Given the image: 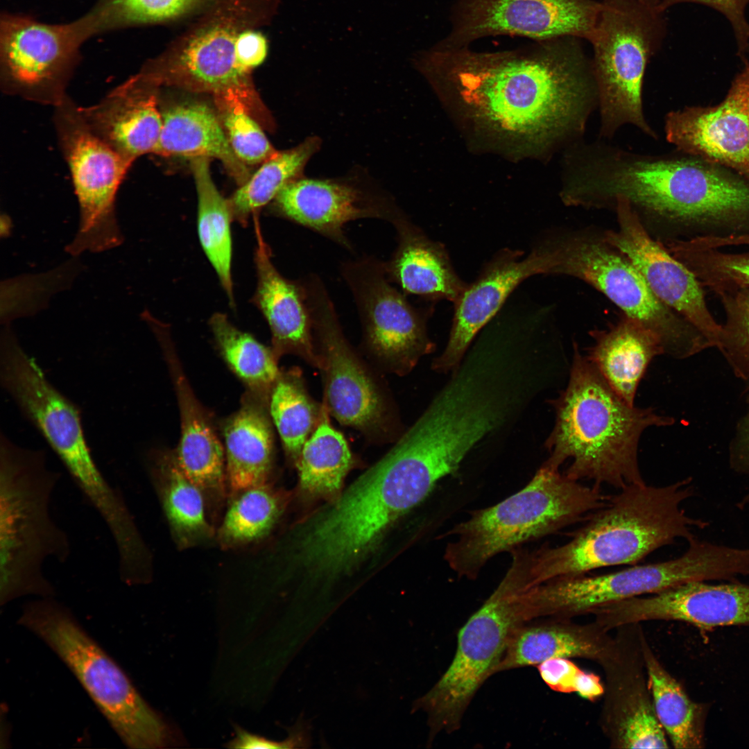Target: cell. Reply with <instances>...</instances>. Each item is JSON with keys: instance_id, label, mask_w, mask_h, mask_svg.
<instances>
[{"instance_id": "6da1fadb", "label": "cell", "mask_w": 749, "mask_h": 749, "mask_svg": "<svg viewBox=\"0 0 749 749\" xmlns=\"http://www.w3.org/2000/svg\"><path fill=\"white\" fill-rule=\"evenodd\" d=\"M576 39L493 53L439 45L418 55L416 65L452 90L479 129L544 153L578 141L598 104L592 63Z\"/></svg>"}, {"instance_id": "7a4b0ae2", "label": "cell", "mask_w": 749, "mask_h": 749, "mask_svg": "<svg viewBox=\"0 0 749 749\" xmlns=\"http://www.w3.org/2000/svg\"><path fill=\"white\" fill-rule=\"evenodd\" d=\"M562 201L610 209L627 200L650 232L665 229L732 227L749 203L745 182L691 159L639 154L603 142L579 141L564 157Z\"/></svg>"}, {"instance_id": "3957f363", "label": "cell", "mask_w": 749, "mask_h": 749, "mask_svg": "<svg viewBox=\"0 0 749 749\" xmlns=\"http://www.w3.org/2000/svg\"><path fill=\"white\" fill-rule=\"evenodd\" d=\"M553 406L555 425L545 443L550 455L542 465L559 470L571 460L567 476L618 490L645 483L638 463L643 432L674 422L651 408L625 402L576 344L567 386Z\"/></svg>"}, {"instance_id": "277c9868", "label": "cell", "mask_w": 749, "mask_h": 749, "mask_svg": "<svg viewBox=\"0 0 749 749\" xmlns=\"http://www.w3.org/2000/svg\"><path fill=\"white\" fill-rule=\"evenodd\" d=\"M694 494L687 478L663 486L631 485L608 496L569 541L531 551L528 588L556 577L636 565L677 539L689 541L695 528L708 525L682 507Z\"/></svg>"}, {"instance_id": "5b68a950", "label": "cell", "mask_w": 749, "mask_h": 749, "mask_svg": "<svg viewBox=\"0 0 749 749\" xmlns=\"http://www.w3.org/2000/svg\"><path fill=\"white\" fill-rule=\"evenodd\" d=\"M46 452L0 436V605L26 596L53 597L44 572L48 559L67 562V533L51 514L60 473L47 465Z\"/></svg>"}, {"instance_id": "8992f818", "label": "cell", "mask_w": 749, "mask_h": 749, "mask_svg": "<svg viewBox=\"0 0 749 749\" xmlns=\"http://www.w3.org/2000/svg\"><path fill=\"white\" fill-rule=\"evenodd\" d=\"M601 488L542 465L521 490L471 513L447 534L444 558L459 577L476 578L492 557L585 520L605 503Z\"/></svg>"}, {"instance_id": "52a82bcc", "label": "cell", "mask_w": 749, "mask_h": 749, "mask_svg": "<svg viewBox=\"0 0 749 749\" xmlns=\"http://www.w3.org/2000/svg\"><path fill=\"white\" fill-rule=\"evenodd\" d=\"M280 0H214L185 32L141 71L159 87L177 86L259 106L250 74L237 60L241 34L270 22Z\"/></svg>"}, {"instance_id": "ba28073f", "label": "cell", "mask_w": 749, "mask_h": 749, "mask_svg": "<svg viewBox=\"0 0 749 749\" xmlns=\"http://www.w3.org/2000/svg\"><path fill=\"white\" fill-rule=\"evenodd\" d=\"M542 239L548 275L574 277L592 286L624 316L649 330L664 354L682 359L709 348L695 327L655 297L627 256L606 240L604 232L593 227L560 229Z\"/></svg>"}, {"instance_id": "9c48e42d", "label": "cell", "mask_w": 749, "mask_h": 749, "mask_svg": "<svg viewBox=\"0 0 749 749\" xmlns=\"http://www.w3.org/2000/svg\"><path fill=\"white\" fill-rule=\"evenodd\" d=\"M686 551L666 561L633 565L600 575L556 577L528 588L523 595L529 621L544 617H568L607 605L653 594L693 581H732L744 571L737 547L700 540L689 541Z\"/></svg>"}, {"instance_id": "30bf717a", "label": "cell", "mask_w": 749, "mask_h": 749, "mask_svg": "<svg viewBox=\"0 0 749 749\" xmlns=\"http://www.w3.org/2000/svg\"><path fill=\"white\" fill-rule=\"evenodd\" d=\"M19 621L65 662L128 746L162 748L173 743L171 729L166 722L53 597L28 603Z\"/></svg>"}, {"instance_id": "8fae6325", "label": "cell", "mask_w": 749, "mask_h": 749, "mask_svg": "<svg viewBox=\"0 0 749 749\" xmlns=\"http://www.w3.org/2000/svg\"><path fill=\"white\" fill-rule=\"evenodd\" d=\"M505 576L460 630L449 668L417 705L428 716L431 733L456 730L474 696L493 673L508 643L527 623L522 594L528 589L531 553L520 546Z\"/></svg>"}, {"instance_id": "7c38bea8", "label": "cell", "mask_w": 749, "mask_h": 749, "mask_svg": "<svg viewBox=\"0 0 749 749\" xmlns=\"http://www.w3.org/2000/svg\"><path fill=\"white\" fill-rule=\"evenodd\" d=\"M665 33L662 12L639 0H603L589 40L600 110V135L610 137L630 124L653 139L644 114L646 67Z\"/></svg>"}, {"instance_id": "4fadbf2b", "label": "cell", "mask_w": 749, "mask_h": 749, "mask_svg": "<svg viewBox=\"0 0 749 749\" xmlns=\"http://www.w3.org/2000/svg\"><path fill=\"white\" fill-rule=\"evenodd\" d=\"M54 107L58 139L80 211L78 231L66 250L78 255L117 247L123 236L116 216L117 194L132 164L90 130L68 95Z\"/></svg>"}, {"instance_id": "5bb4252c", "label": "cell", "mask_w": 749, "mask_h": 749, "mask_svg": "<svg viewBox=\"0 0 749 749\" xmlns=\"http://www.w3.org/2000/svg\"><path fill=\"white\" fill-rule=\"evenodd\" d=\"M324 384L323 404L341 424L370 438L390 434L386 395L345 338L334 304L318 277L304 283Z\"/></svg>"}, {"instance_id": "9a60e30c", "label": "cell", "mask_w": 749, "mask_h": 749, "mask_svg": "<svg viewBox=\"0 0 749 749\" xmlns=\"http://www.w3.org/2000/svg\"><path fill=\"white\" fill-rule=\"evenodd\" d=\"M0 380L22 414L58 456L81 492L102 485L105 476L87 445L80 410L46 378L10 328L0 341Z\"/></svg>"}, {"instance_id": "2e32d148", "label": "cell", "mask_w": 749, "mask_h": 749, "mask_svg": "<svg viewBox=\"0 0 749 749\" xmlns=\"http://www.w3.org/2000/svg\"><path fill=\"white\" fill-rule=\"evenodd\" d=\"M85 17L62 24L5 14L0 28V80L6 94L53 107L67 96L81 44L92 36Z\"/></svg>"}, {"instance_id": "e0dca14e", "label": "cell", "mask_w": 749, "mask_h": 749, "mask_svg": "<svg viewBox=\"0 0 749 749\" xmlns=\"http://www.w3.org/2000/svg\"><path fill=\"white\" fill-rule=\"evenodd\" d=\"M341 272L354 297L366 348L380 365L404 375L434 351L424 315L392 285L384 262L364 256L343 263Z\"/></svg>"}, {"instance_id": "ac0fdd59", "label": "cell", "mask_w": 749, "mask_h": 749, "mask_svg": "<svg viewBox=\"0 0 749 749\" xmlns=\"http://www.w3.org/2000/svg\"><path fill=\"white\" fill-rule=\"evenodd\" d=\"M601 8L595 0H458L446 46H467L481 37L519 35L537 41H589Z\"/></svg>"}, {"instance_id": "d6986e66", "label": "cell", "mask_w": 749, "mask_h": 749, "mask_svg": "<svg viewBox=\"0 0 749 749\" xmlns=\"http://www.w3.org/2000/svg\"><path fill=\"white\" fill-rule=\"evenodd\" d=\"M612 206L617 227L603 231L606 240L627 256L660 301L695 327L712 347L718 349L721 324L711 313L699 281L648 231L627 200L618 198Z\"/></svg>"}, {"instance_id": "ffe728a7", "label": "cell", "mask_w": 749, "mask_h": 749, "mask_svg": "<svg viewBox=\"0 0 749 749\" xmlns=\"http://www.w3.org/2000/svg\"><path fill=\"white\" fill-rule=\"evenodd\" d=\"M745 63L721 103L672 111L664 128L678 150L730 167L749 184V62Z\"/></svg>"}, {"instance_id": "44dd1931", "label": "cell", "mask_w": 749, "mask_h": 749, "mask_svg": "<svg viewBox=\"0 0 749 749\" xmlns=\"http://www.w3.org/2000/svg\"><path fill=\"white\" fill-rule=\"evenodd\" d=\"M274 211L345 249L353 246L345 225L361 218L386 221L393 226L405 214L389 198L355 184L301 177L287 184L274 199Z\"/></svg>"}, {"instance_id": "7402d4cb", "label": "cell", "mask_w": 749, "mask_h": 749, "mask_svg": "<svg viewBox=\"0 0 749 749\" xmlns=\"http://www.w3.org/2000/svg\"><path fill=\"white\" fill-rule=\"evenodd\" d=\"M152 329L162 346L178 397L181 433L175 458L201 491L207 515L214 522L228 496L224 447L182 372L166 327L159 322Z\"/></svg>"}, {"instance_id": "603a6c76", "label": "cell", "mask_w": 749, "mask_h": 749, "mask_svg": "<svg viewBox=\"0 0 749 749\" xmlns=\"http://www.w3.org/2000/svg\"><path fill=\"white\" fill-rule=\"evenodd\" d=\"M517 252H503L490 261L478 278L467 285L454 302L449 340L433 361L439 373L453 371L462 362L475 335L497 313L509 295L526 279L546 275L547 260L541 242L520 259Z\"/></svg>"}, {"instance_id": "cb8c5ba5", "label": "cell", "mask_w": 749, "mask_h": 749, "mask_svg": "<svg viewBox=\"0 0 749 749\" xmlns=\"http://www.w3.org/2000/svg\"><path fill=\"white\" fill-rule=\"evenodd\" d=\"M628 623L677 620L699 628L749 625V585L734 581H693L644 596L622 605Z\"/></svg>"}, {"instance_id": "d4e9b609", "label": "cell", "mask_w": 749, "mask_h": 749, "mask_svg": "<svg viewBox=\"0 0 749 749\" xmlns=\"http://www.w3.org/2000/svg\"><path fill=\"white\" fill-rule=\"evenodd\" d=\"M158 87L139 72L110 91L98 103L79 106L90 130L130 164L152 153L162 119Z\"/></svg>"}, {"instance_id": "484cf974", "label": "cell", "mask_w": 749, "mask_h": 749, "mask_svg": "<svg viewBox=\"0 0 749 749\" xmlns=\"http://www.w3.org/2000/svg\"><path fill=\"white\" fill-rule=\"evenodd\" d=\"M255 257L257 284L253 300L268 324L275 354L278 359L286 354L298 355L319 368L311 314L300 281L288 279L278 272L259 232Z\"/></svg>"}, {"instance_id": "4316f807", "label": "cell", "mask_w": 749, "mask_h": 749, "mask_svg": "<svg viewBox=\"0 0 749 749\" xmlns=\"http://www.w3.org/2000/svg\"><path fill=\"white\" fill-rule=\"evenodd\" d=\"M268 400L248 391L223 429L230 500L267 483L273 460L274 438Z\"/></svg>"}, {"instance_id": "83f0119b", "label": "cell", "mask_w": 749, "mask_h": 749, "mask_svg": "<svg viewBox=\"0 0 749 749\" xmlns=\"http://www.w3.org/2000/svg\"><path fill=\"white\" fill-rule=\"evenodd\" d=\"M397 246L385 264L388 279L404 294L454 303L467 285L457 275L444 247L406 216L393 226Z\"/></svg>"}, {"instance_id": "f1b7e54d", "label": "cell", "mask_w": 749, "mask_h": 749, "mask_svg": "<svg viewBox=\"0 0 749 749\" xmlns=\"http://www.w3.org/2000/svg\"><path fill=\"white\" fill-rule=\"evenodd\" d=\"M590 333L594 345L587 359L614 392L634 406L648 365L654 357L664 354L660 341L642 324L623 314L616 325Z\"/></svg>"}, {"instance_id": "f546056e", "label": "cell", "mask_w": 749, "mask_h": 749, "mask_svg": "<svg viewBox=\"0 0 749 749\" xmlns=\"http://www.w3.org/2000/svg\"><path fill=\"white\" fill-rule=\"evenodd\" d=\"M161 113V133L153 154L163 157L216 158L240 186L248 181L247 167L234 153L222 123L208 105L183 103Z\"/></svg>"}, {"instance_id": "4dcf8cb0", "label": "cell", "mask_w": 749, "mask_h": 749, "mask_svg": "<svg viewBox=\"0 0 749 749\" xmlns=\"http://www.w3.org/2000/svg\"><path fill=\"white\" fill-rule=\"evenodd\" d=\"M148 471L171 532L180 548L205 543L215 534L204 497L182 472L175 453L155 451Z\"/></svg>"}, {"instance_id": "1f68e13d", "label": "cell", "mask_w": 749, "mask_h": 749, "mask_svg": "<svg viewBox=\"0 0 749 749\" xmlns=\"http://www.w3.org/2000/svg\"><path fill=\"white\" fill-rule=\"evenodd\" d=\"M608 648L600 637L560 624H523L512 636L496 672L538 666L555 657L603 659Z\"/></svg>"}, {"instance_id": "d6a6232c", "label": "cell", "mask_w": 749, "mask_h": 749, "mask_svg": "<svg viewBox=\"0 0 749 749\" xmlns=\"http://www.w3.org/2000/svg\"><path fill=\"white\" fill-rule=\"evenodd\" d=\"M191 166L198 196L197 228L200 245L230 304L234 306L230 228L233 218L229 202L220 193L212 180L209 157L193 158Z\"/></svg>"}, {"instance_id": "836d02e7", "label": "cell", "mask_w": 749, "mask_h": 749, "mask_svg": "<svg viewBox=\"0 0 749 749\" xmlns=\"http://www.w3.org/2000/svg\"><path fill=\"white\" fill-rule=\"evenodd\" d=\"M328 414L322 403L320 420L304 442L296 463L302 490L311 496L325 498L338 493L354 465L345 437L331 425Z\"/></svg>"}, {"instance_id": "e575fe53", "label": "cell", "mask_w": 749, "mask_h": 749, "mask_svg": "<svg viewBox=\"0 0 749 749\" xmlns=\"http://www.w3.org/2000/svg\"><path fill=\"white\" fill-rule=\"evenodd\" d=\"M268 411L287 458L295 464L322 413L305 388L300 371L281 372L269 395Z\"/></svg>"}, {"instance_id": "d590c367", "label": "cell", "mask_w": 749, "mask_h": 749, "mask_svg": "<svg viewBox=\"0 0 749 749\" xmlns=\"http://www.w3.org/2000/svg\"><path fill=\"white\" fill-rule=\"evenodd\" d=\"M320 144V138L310 137L293 148L277 151L264 162L228 200L233 220L246 225L250 214L274 200L290 182L301 178Z\"/></svg>"}, {"instance_id": "8d00e7d4", "label": "cell", "mask_w": 749, "mask_h": 749, "mask_svg": "<svg viewBox=\"0 0 749 749\" xmlns=\"http://www.w3.org/2000/svg\"><path fill=\"white\" fill-rule=\"evenodd\" d=\"M209 325L228 366L247 386L249 392L268 400L278 379V357L248 333L236 327L222 313H215Z\"/></svg>"}, {"instance_id": "74e56055", "label": "cell", "mask_w": 749, "mask_h": 749, "mask_svg": "<svg viewBox=\"0 0 749 749\" xmlns=\"http://www.w3.org/2000/svg\"><path fill=\"white\" fill-rule=\"evenodd\" d=\"M648 688L655 713L675 748L702 747L701 711L678 682L646 651Z\"/></svg>"}, {"instance_id": "f35d334b", "label": "cell", "mask_w": 749, "mask_h": 749, "mask_svg": "<svg viewBox=\"0 0 749 749\" xmlns=\"http://www.w3.org/2000/svg\"><path fill=\"white\" fill-rule=\"evenodd\" d=\"M230 501L216 533L224 548L243 546L265 537L283 508L282 497L267 483L247 489Z\"/></svg>"}, {"instance_id": "ab89813d", "label": "cell", "mask_w": 749, "mask_h": 749, "mask_svg": "<svg viewBox=\"0 0 749 749\" xmlns=\"http://www.w3.org/2000/svg\"><path fill=\"white\" fill-rule=\"evenodd\" d=\"M214 0H100L85 15L92 34L171 21L203 12Z\"/></svg>"}, {"instance_id": "60d3db41", "label": "cell", "mask_w": 749, "mask_h": 749, "mask_svg": "<svg viewBox=\"0 0 749 749\" xmlns=\"http://www.w3.org/2000/svg\"><path fill=\"white\" fill-rule=\"evenodd\" d=\"M663 244L703 288L717 295L749 289V251L735 253L719 249H693L683 246L678 239L664 240Z\"/></svg>"}, {"instance_id": "b9f144b4", "label": "cell", "mask_w": 749, "mask_h": 749, "mask_svg": "<svg viewBox=\"0 0 749 749\" xmlns=\"http://www.w3.org/2000/svg\"><path fill=\"white\" fill-rule=\"evenodd\" d=\"M215 102L230 146L242 162L257 164L277 152L241 101L216 98Z\"/></svg>"}, {"instance_id": "7bdbcfd3", "label": "cell", "mask_w": 749, "mask_h": 749, "mask_svg": "<svg viewBox=\"0 0 749 749\" xmlns=\"http://www.w3.org/2000/svg\"><path fill=\"white\" fill-rule=\"evenodd\" d=\"M718 296L725 314L718 350L736 377L749 381V289Z\"/></svg>"}, {"instance_id": "ee69618b", "label": "cell", "mask_w": 749, "mask_h": 749, "mask_svg": "<svg viewBox=\"0 0 749 749\" xmlns=\"http://www.w3.org/2000/svg\"><path fill=\"white\" fill-rule=\"evenodd\" d=\"M619 723L617 735L621 748H667L665 731L653 707L643 696L633 700Z\"/></svg>"}, {"instance_id": "f6af8a7d", "label": "cell", "mask_w": 749, "mask_h": 749, "mask_svg": "<svg viewBox=\"0 0 749 749\" xmlns=\"http://www.w3.org/2000/svg\"><path fill=\"white\" fill-rule=\"evenodd\" d=\"M685 2L703 4L722 13L730 22L737 41L739 54L744 58L749 44V24L744 14L749 0H660L659 10L663 12L670 6Z\"/></svg>"}, {"instance_id": "bcb514c9", "label": "cell", "mask_w": 749, "mask_h": 749, "mask_svg": "<svg viewBox=\"0 0 749 749\" xmlns=\"http://www.w3.org/2000/svg\"><path fill=\"white\" fill-rule=\"evenodd\" d=\"M543 681L553 691L561 693H575L576 687L583 672L574 662L566 657H555L543 662L537 666Z\"/></svg>"}, {"instance_id": "7dc6e473", "label": "cell", "mask_w": 749, "mask_h": 749, "mask_svg": "<svg viewBox=\"0 0 749 749\" xmlns=\"http://www.w3.org/2000/svg\"><path fill=\"white\" fill-rule=\"evenodd\" d=\"M268 50V40L261 31L257 28L245 31L239 40L237 54L239 67L243 71L250 74L252 69L264 61Z\"/></svg>"}, {"instance_id": "c3c4849f", "label": "cell", "mask_w": 749, "mask_h": 749, "mask_svg": "<svg viewBox=\"0 0 749 749\" xmlns=\"http://www.w3.org/2000/svg\"><path fill=\"white\" fill-rule=\"evenodd\" d=\"M728 460L734 472L749 475V405L736 427L730 444Z\"/></svg>"}, {"instance_id": "681fc988", "label": "cell", "mask_w": 749, "mask_h": 749, "mask_svg": "<svg viewBox=\"0 0 749 749\" xmlns=\"http://www.w3.org/2000/svg\"><path fill=\"white\" fill-rule=\"evenodd\" d=\"M304 737L300 731L294 730L289 737L282 741L269 740L247 732L240 728H236V737L229 743V747L234 748H293L300 746L304 743Z\"/></svg>"}, {"instance_id": "f907efd6", "label": "cell", "mask_w": 749, "mask_h": 749, "mask_svg": "<svg viewBox=\"0 0 749 749\" xmlns=\"http://www.w3.org/2000/svg\"><path fill=\"white\" fill-rule=\"evenodd\" d=\"M603 691V687L599 676L583 671L575 693L585 699L594 700L600 697Z\"/></svg>"}, {"instance_id": "816d5d0a", "label": "cell", "mask_w": 749, "mask_h": 749, "mask_svg": "<svg viewBox=\"0 0 749 749\" xmlns=\"http://www.w3.org/2000/svg\"><path fill=\"white\" fill-rule=\"evenodd\" d=\"M639 1L644 3L645 4L648 5V6L652 7L653 8H655V9H657V10H658L660 11L659 6H660V0H639Z\"/></svg>"}, {"instance_id": "f5cc1de1", "label": "cell", "mask_w": 749, "mask_h": 749, "mask_svg": "<svg viewBox=\"0 0 749 749\" xmlns=\"http://www.w3.org/2000/svg\"><path fill=\"white\" fill-rule=\"evenodd\" d=\"M742 239L745 245H749V233L744 234Z\"/></svg>"}, {"instance_id": "db71d44e", "label": "cell", "mask_w": 749, "mask_h": 749, "mask_svg": "<svg viewBox=\"0 0 749 749\" xmlns=\"http://www.w3.org/2000/svg\"><path fill=\"white\" fill-rule=\"evenodd\" d=\"M746 498H747L748 501H749V492L746 494Z\"/></svg>"}, {"instance_id": "11a10c76", "label": "cell", "mask_w": 749, "mask_h": 749, "mask_svg": "<svg viewBox=\"0 0 749 749\" xmlns=\"http://www.w3.org/2000/svg\"><path fill=\"white\" fill-rule=\"evenodd\" d=\"M747 50H748V51H749V44H748V49H747Z\"/></svg>"}]
</instances>
